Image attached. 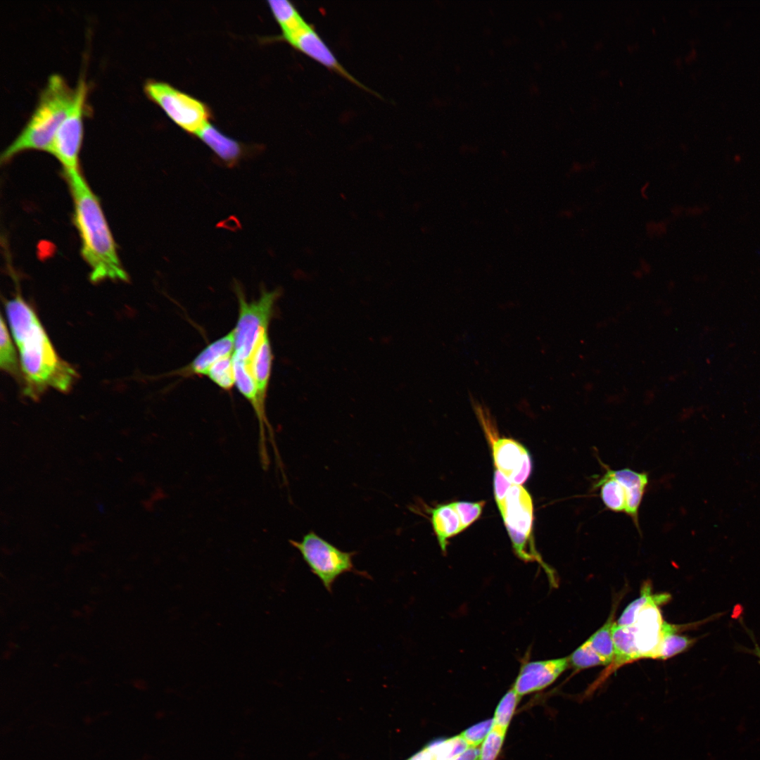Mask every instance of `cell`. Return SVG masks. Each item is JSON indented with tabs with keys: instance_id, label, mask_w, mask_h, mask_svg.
Segmentation results:
<instances>
[{
	"instance_id": "ffe728a7",
	"label": "cell",
	"mask_w": 760,
	"mask_h": 760,
	"mask_svg": "<svg viewBox=\"0 0 760 760\" xmlns=\"http://www.w3.org/2000/svg\"><path fill=\"white\" fill-rule=\"evenodd\" d=\"M268 4L281 30V36L296 32L308 23L289 1L271 0L268 1Z\"/></svg>"
},
{
	"instance_id": "277c9868",
	"label": "cell",
	"mask_w": 760,
	"mask_h": 760,
	"mask_svg": "<svg viewBox=\"0 0 760 760\" xmlns=\"http://www.w3.org/2000/svg\"><path fill=\"white\" fill-rule=\"evenodd\" d=\"M494 495L514 552L524 562H537L547 574L552 587L557 585L556 574L541 558L533 538V505L532 498L522 485L507 480L495 471Z\"/></svg>"
},
{
	"instance_id": "9a60e30c",
	"label": "cell",
	"mask_w": 760,
	"mask_h": 760,
	"mask_svg": "<svg viewBox=\"0 0 760 760\" xmlns=\"http://www.w3.org/2000/svg\"><path fill=\"white\" fill-rule=\"evenodd\" d=\"M602 465L609 474L623 482L628 488V495L625 513L631 517L638 529L640 530L639 508L648 485L647 473L638 472L629 468L613 470L604 464Z\"/></svg>"
},
{
	"instance_id": "4dcf8cb0",
	"label": "cell",
	"mask_w": 760,
	"mask_h": 760,
	"mask_svg": "<svg viewBox=\"0 0 760 760\" xmlns=\"http://www.w3.org/2000/svg\"><path fill=\"white\" fill-rule=\"evenodd\" d=\"M407 760H433L431 752L425 747Z\"/></svg>"
},
{
	"instance_id": "7a4b0ae2",
	"label": "cell",
	"mask_w": 760,
	"mask_h": 760,
	"mask_svg": "<svg viewBox=\"0 0 760 760\" xmlns=\"http://www.w3.org/2000/svg\"><path fill=\"white\" fill-rule=\"evenodd\" d=\"M64 175L73 200V220L81 240V254L91 270L90 280L127 281L98 197L80 170Z\"/></svg>"
},
{
	"instance_id": "d6986e66",
	"label": "cell",
	"mask_w": 760,
	"mask_h": 760,
	"mask_svg": "<svg viewBox=\"0 0 760 760\" xmlns=\"http://www.w3.org/2000/svg\"><path fill=\"white\" fill-rule=\"evenodd\" d=\"M678 626L664 621L661 636L652 659H666L690 647L695 639L678 634Z\"/></svg>"
},
{
	"instance_id": "5b68a950",
	"label": "cell",
	"mask_w": 760,
	"mask_h": 760,
	"mask_svg": "<svg viewBox=\"0 0 760 760\" xmlns=\"http://www.w3.org/2000/svg\"><path fill=\"white\" fill-rule=\"evenodd\" d=\"M234 288L239 301V316L233 329V356L248 362L262 337L268 333L274 306L280 291L279 289L263 290L258 299L248 302L236 283Z\"/></svg>"
},
{
	"instance_id": "4316f807",
	"label": "cell",
	"mask_w": 760,
	"mask_h": 760,
	"mask_svg": "<svg viewBox=\"0 0 760 760\" xmlns=\"http://www.w3.org/2000/svg\"><path fill=\"white\" fill-rule=\"evenodd\" d=\"M567 658L569 664L576 670L607 665L605 660L593 650L588 640Z\"/></svg>"
},
{
	"instance_id": "30bf717a",
	"label": "cell",
	"mask_w": 760,
	"mask_h": 760,
	"mask_svg": "<svg viewBox=\"0 0 760 760\" xmlns=\"http://www.w3.org/2000/svg\"><path fill=\"white\" fill-rule=\"evenodd\" d=\"M281 39L315 62L340 75L357 86L367 89V87L343 68L315 27L308 23L296 32L281 37Z\"/></svg>"
},
{
	"instance_id": "484cf974",
	"label": "cell",
	"mask_w": 760,
	"mask_h": 760,
	"mask_svg": "<svg viewBox=\"0 0 760 760\" xmlns=\"http://www.w3.org/2000/svg\"><path fill=\"white\" fill-rule=\"evenodd\" d=\"M0 366L13 375L18 374L16 351L3 317L1 318Z\"/></svg>"
},
{
	"instance_id": "8fae6325",
	"label": "cell",
	"mask_w": 760,
	"mask_h": 760,
	"mask_svg": "<svg viewBox=\"0 0 760 760\" xmlns=\"http://www.w3.org/2000/svg\"><path fill=\"white\" fill-rule=\"evenodd\" d=\"M569 665L567 657L524 663L512 688L521 697L541 690L555 681Z\"/></svg>"
},
{
	"instance_id": "f546056e",
	"label": "cell",
	"mask_w": 760,
	"mask_h": 760,
	"mask_svg": "<svg viewBox=\"0 0 760 760\" xmlns=\"http://www.w3.org/2000/svg\"><path fill=\"white\" fill-rule=\"evenodd\" d=\"M479 748L469 747L464 752L452 760H478Z\"/></svg>"
},
{
	"instance_id": "ba28073f",
	"label": "cell",
	"mask_w": 760,
	"mask_h": 760,
	"mask_svg": "<svg viewBox=\"0 0 760 760\" xmlns=\"http://www.w3.org/2000/svg\"><path fill=\"white\" fill-rule=\"evenodd\" d=\"M146 95L186 132L196 135L210 118L208 107L198 99L169 84L149 80L144 86Z\"/></svg>"
},
{
	"instance_id": "1f68e13d",
	"label": "cell",
	"mask_w": 760,
	"mask_h": 760,
	"mask_svg": "<svg viewBox=\"0 0 760 760\" xmlns=\"http://www.w3.org/2000/svg\"><path fill=\"white\" fill-rule=\"evenodd\" d=\"M754 652L760 659V649L758 647H756Z\"/></svg>"
},
{
	"instance_id": "2e32d148",
	"label": "cell",
	"mask_w": 760,
	"mask_h": 760,
	"mask_svg": "<svg viewBox=\"0 0 760 760\" xmlns=\"http://www.w3.org/2000/svg\"><path fill=\"white\" fill-rule=\"evenodd\" d=\"M272 358V350L267 333L262 337L248 361L250 369L257 386L260 402L265 408L271 376Z\"/></svg>"
},
{
	"instance_id": "4fadbf2b",
	"label": "cell",
	"mask_w": 760,
	"mask_h": 760,
	"mask_svg": "<svg viewBox=\"0 0 760 760\" xmlns=\"http://www.w3.org/2000/svg\"><path fill=\"white\" fill-rule=\"evenodd\" d=\"M234 332L232 329L226 335L205 347L187 365L175 370L173 374L181 376H206L209 369L217 360L234 354Z\"/></svg>"
},
{
	"instance_id": "3957f363",
	"label": "cell",
	"mask_w": 760,
	"mask_h": 760,
	"mask_svg": "<svg viewBox=\"0 0 760 760\" xmlns=\"http://www.w3.org/2000/svg\"><path fill=\"white\" fill-rule=\"evenodd\" d=\"M76 96V87L71 88L58 74L50 75L25 125L2 151L1 163L28 149L49 153L55 133L72 109Z\"/></svg>"
},
{
	"instance_id": "8992f818",
	"label": "cell",
	"mask_w": 760,
	"mask_h": 760,
	"mask_svg": "<svg viewBox=\"0 0 760 760\" xmlns=\"http://www.w3.org/2000/svg\"><path fill=\"white\" fill-rule=\"evenodd\" d=\"M289 543L329 593L332 592L334 582L343 574L353 572L367 576L355 569L353 561L355 552L341 550L314 531L305 534L300 541L290 540Z\"/></svg>"
},
{
	"instance_id": "cb8c5ba5",
	"label": "cell",
	"mask_w": 760,
	"mask_h": 760,
	"mask_svg": "<svg viewBox=\"0 0 760 760\" xmlns=\"http://www.w3.org/2000/svg\"><path fill=\"white\" fill-rule=\"evenodd\" d=\"M521 697L513 688L509 690L500 700L493 718V726L507 732Z\"/></svg>"
},
{
	"instance_id": "ac0fdd59",
	"label": "cell",
	"mask_w": 760,
	"mask_h": 760,
	"mask_svg": "<svg viewBox=\"0 0 760 760\" xmlns=\"http://www.w3.org/2000/svg\"><path fill=\"white\" fill-rule=\"evenodd\" d=\"M593 489H600L603 504L614 512H624L626 508L628 489L605 469L604 474L593 483Z\"/></svg>"
},
{
	"instance_id": "7402d4cb",
	"label": "cell",
	"mask_w": 760,
	"mask_h": 760,
	"mask_svg": "<svg viewBox=\"0 0 760 760\" xmlns=\"http://www.w3.org/2000/svg\"><path fill=\"white\" fill-rule=\"evenodd\" d=\"M612 616L588 639L593 650L605 660L607 665L612 663L614 657L612 630L615 623L613 622Z\"/></svg>"
},
{
	"instance_id": "603a6c76",
	"label": "cell",
	"mask_w": 760,
	"mask_h": 760,
	"mask_svg": "<svg viewBox=\"0 0 760 760\" xmlns=\"http://www.w3.org/2000/svg\"><path fill=\"white\" fill-rule=\"evenodd\" d=\"M426 747L431 752L433 760H452L469 747L460 735L434 741Z\"/></svg>"
},
{
	"instance_id": "d4e9b609",
	"label": "cell",
	"mask_w": 760,
	"mask_h": 760,
	"mask_svg": "<svg viewBox=\"0 0 760 760\" xmlns=\"http://www.w3.org/2000/svg\"><path fill=\"white\" fill-rule=\"evenodd\" d=\"M206 376L220 388L225 391L232 389L235 384L233 355L215 362Z\"/></svg>"
},
{
	"instance_id": "e0dca14e",
	"label": "cell",
	"mask_w": 760,
	"mask_h": 760,
	"mask_svg": "<svg viewBox=\"0 0 760 760\" xmlns=\"http://www.w3.org/2000/svg\"><path fill=\"white\" fill-rule=\"evenodd\" d=\"M196 136L229 167L236 165L242 156L241 144L222 133L210 122Z\"/></svg>"
},
{
	"instance_id": "9c48e42d",
	"label": "cell",
	"mask_w": 760,
	"mask_h": 760,
	"mask_svg": "<svg viewBox=\"0 0 760 760\" xmlns=\"http://www.w3.org/2000/svg\"><path fill=\"white\" fill-rule=\"evenodd\" d=\"M77 96L68 115L57 129L49 153L62 165L64 172L79 170V153L82 138V118L88 87L80 76L76 85Z\"/></svg>"
},
{
	"instance_id": "44dd1931",
	"label": "cell",
	"mask_w": 760,
	"mask_h": 760,
	"mask_svg": "<svg viewBox=\"0 0 760 760\" xmlns=\"http://www.w3.org/2000/svg\"><path fill=\"white\" fill-rule=\"evenodd\" d=\"M670 598V595L667 593L652 594L651 584L646 582L642 587L640 595L626 607L616 623L619 626L631 625L646 606L652 604L659 606L667 602Z\"/></svg>"
},
{
	"instance_id": "7c38bea8",
	"label": "cell",
	"mask_w": 760,
	"mask_h": 760,
	"mask_svg": "<svg viewBox=\"0 0 760 760\" xmlns=\"http://www.w3.org/2000/svg\"><path fill=\"white\" fill-rule=\"evenodd\" d=\"M659 605L649 604L630 625L640 659H652L661 640L664 623Z\"/></svg>"
},
{
	"instance_id": "6da1fadb",
	"label": "cell",
	"mask_w": 760,
	"mask_h": 760,
	"mask_svg": "<svg viewBox=\"0 0 760 760\" xmlns=\"http://www.w3.org/2000/svg\"><path fill=\"white\" fill-rule=\"evenodd\" d=\"M6 312L19 351L25 394L37 399L49 388L68 391L77 373L58 355L32 308L17 295L6 302Z\"/></svg>"
},
{
	"instance_id": "52a82bcc",
	"label": "cell",
	"mask_w": 760,
	"mask_h": 760,
	"mask_svg": "<svg viewBox=\"0 0 760 760\" xmlns=\"http://www.w3.org/2000/svg\"><path fill=\"white\" fill-rule=\"evenodd\" d=\"M472 405L481 427L491 445L496 471L509 482L522 485L528 479L531 471V460L528 450L514 439L500 438L494 419L488 409L476 400H473Z\"/></svg>"
},
{
	"instance_id": "83f0119b",
	"label": "cell",
	"mask_w": 760,
	"mask_h": 760,
	"mask_svg": "<svg viewBox=\"0 0 760 760\" xmlns=\"http://www.w3.org/2000/svg\"><path fill=\"white\" fill-rule=\"evenodd\" d=\"M506 732L493 726L479 748L478 760H496L502 747Z\"/></svg>"
},
{
	"instance_id": "f1b7e54d",
	"label": "cell",
	"mask_w": 760,
	"mask_h": 760,
	"mask_svg": "<svg viewBox=\"0 0 760 760\" xmlns=\"http://www.w3.org/2000/svg\"><path fill=\"white\" fill-rule=\"evenodd\" d=\"M493 726V720L492 718L468 728L460 735L469 747H478L487 737Z\"/></svg>"
},
{
	"instance_id": "5bb4252c",
	"label": "cell",
	"mask_w": 760,
	"mask_h": 760,
	"mask_svg": "<svg viewBox=\"0 0 760 760\" xmlns=\"http://www.w3.org/2000/svg\"><path fill=\"white\" fill-rule=\"evenodd\" d=\"M431 522L439 546L446 551L448 540L467 528L456 502L439 505L430 511Z\"/></svg>"
}]
</instances>
